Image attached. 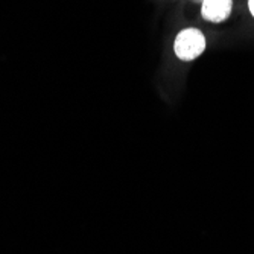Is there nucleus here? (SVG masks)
Returning <instances> with one entry per match:
<instances>
[{
	"mask_svg": "<svg viewBox=\"0 0 254 254\" xmlns=\"http://www.w3.org/2000/svg\"><path fill=\"white\" fill-rule=\"evenodd\" d=\"M248 9H250V14L254 17V0H248Z\"/></svg>",
	"mask_w": 254,
	"mask_h": 254,
	"instance_id": "3",
	"label": "nucleus"
},
{
	"mask_svg": "<svg viewBox=\"0 0 254 254\" xmlns=\"http://www.w3.org/2000/svg\"><path fill=\"white\" fill-rule=\"evenodd\" d=\"M207 49V38L198 28H186L177 34L174 52L180 61L190 63L198 60Z\"/></svg>",
	"mask_w": 254,
	"mask_h": 254,
	"instance_id": "1",
	"label": "nucleus"
},
{
	"mask_svg": "<svg viewBox=\"0 0 254 254\" xmlns=\"http://www.w3.org/2000/svg\"><path fill=\"white\" fill-rule=\"evenodd\" d=\"M192 2H195V3H202V0H192Z\"/></svg>",
	"mask_w": 254,
	"mask_h": 254,
	"instance_id": "4",
	"label": "nucleus"
},
{
	"mask_svg": "<svg viewBox=\"0 0 254 254\" xmlns=\"http://www.w3.org/2000/svg\"><path fill=\"white\" fill-rule=\"evenodd\" d=\"M233 12V0H202L201 3V17L218 25L230 18Z\"/></svg>",
	"mask_w": 254,
	"mask_h": 254,
	"instance_id": "2",
	"label": "nucleus"
}]
</instances>
